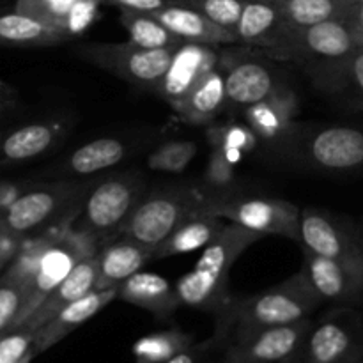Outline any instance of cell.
Listing matches in <instances>:
<instances>
[{
	"label": "cell",
	"mask_w": 363,
	"mask_h": 363,
	"mask_svg": "<svg viewBox=\"0 0 363 363\" xmlns=\"http://www.w3.org/2000/svg\"><path fill=\"white\" fill-rule=\"evenodd\" d=\"M261 238L254 230L236 223H225L218 236L202 250L195 268L177 280L176 289L181 303L199 311H225L229 307L227 279L230 268Z\"/></svg>",
	"instance_id": "6da1fadb"
},
{
	"label": "cell",
	"mask_w": 363,
	"mask_h": 363,
	"mask_svg": "<svg viewBox=\"0 0 363 363\" xmlns=\"http://www.w3.org/2000/svg\"><path fill=\"white\" fill-rule=\"evenodd\" d=\"M358 50L346 18L294 30L275 59L301 64L315 84L328 92H340L347 66Z\"/></svg>",
	"instance_id": "7a4b0ae2"
},
{
	"label": "cell",
	"mask_w": 363,
	"mask_h": 363,
	"mask_svg": "<svg viewBox=\"0 0 363 363\" xmlns=\"http://www.w3.org/2000/svg\"><path fill=\"white\" fill-rule=\"evenodd\" d=\"M319 294L312 289L303 273L255 296L238 301L222 312L220 330L234 328V340L272 326L291 325L307 318L319 303Z\"/></svg>",
	"instance_id": "3957f363"
},
{
	"label": "cell",
	"mask_w": 363,
	"mask_h": 363,
	"mask_svg": "<svg viewBox=\"0 0 363 363\" xmlns=\"http://www.w3.org/2000/svg\"><path fill=\"white\" fill-rule=\"evenodd\" d=\"M204 199L190 188H167L144 195L119 236L155 252L191 215L204 208Z\"/></svg>",
	"instance_id": "277c9868"
},
{
	"label": "cell",
	"mask_w": 363,
	"mask_h": 363,
	"mask_svg": "<svg viewBox=\"0 0 363 363\" xmlns=\"http://www.w3.org/2000/svg\"><path fill=\"white\" fill-rule=\"evenodd\" d=\"M142 197V179L130 174L92 184L77 215L71 218L69 229L94 241L108 234H119Z\"/></svg>",
	"instance_id": "5b68a950"
},
{
	"label": "cell",
	"mask_w": 363,
	"mask_h": 363,
	"mask_svg": "<svg viewBox=\"0 0 363 363\" xmlns=\"http://www.w3.org/2000/svg\"><path fill=\"white\" fill-rule=\"evenodd\" d=\"M91 186V183H55L25 191L2 211L0 229L23 236L69 213H77Z\"/></svg>",
	"instance_id": "8992f818"
},
{
	"label": "cell",
	"mask_w": 363,
	"mask_h": 363,
	"mask_svg": "<svg viewBox=\"0 0 363 363\" xmlns=\"http://www.w3.org/2000/svg\"><path fill=\"white\" fill-rule=\"evenodd\" d=\"M176 48H144L133 41L91 43L77 48L82 59L140 87L158 89Z\"/></svg>",
	"instance_id": "52a82bcc"
},
{
	"label": "cell",
	"mask_w": 363,
	"mask_h": 363,
	"mask_svg": "<svg viewBox=\"0 0 363 363\" xmlns=\"http://www.w3.org/2000/svg\"><path fill=\"white\" fill-rule=\"evenodd\" d=\"M94 240L69 229L62 236L55 238L46 245L41 259H39L38 272L34 279L27 286L25 291V303L18 315L16 323L11 330H16L30 318L35 308L45 301V298L66 279L71 269L78 264L87 255L96 254Z\"/></svg>",
	"instance_id": "ba28073f"
},
{
	"label": "cell",
	"mask_w": 363,
	"mask_h": 363,
	"mask_svg": "<svg viewBox=\"0 0 363 363\" xmlns=\"http://www.w3.org/2000/svg\"><path fill=\"white\" fill-rule=\"evenodd\" d=\"M204 209L211 215L254 230L261 236L273 234L294 241H298L300 236L301 209L280 199L252 197L215 201L206 204Z\"/></svg>",
	"instance_id": "9c48e42d"
},
{
	"label": "cell",
	"mask_w": 363,
	"mask_h": 363,
	"mask_svg": "<svg viewBox=\"0 0 363 363\" xmlns=\"http://www.w3.org/2000/svg\"><path fill=\"white\" fill-rule=\"evenodd\" d=\"M311 319L291 325L272 326L241 337L227 350L225 363H287L293 360L307 340Z\"/></svg>",
	"instance_id": "30bf717a"
},
{
	"label": "cell",
	"mask_w": 363,
	"mask_h": 363,
	"mask_svg": "<svg viewBox=\"0 0 363 363\" xmlns=\"http://www.w3.org/2000/svg\"><path fill=\"white\" fill-rule=\"evenodd\" d=\"M298 241L308 254L344 262H363V238L318 209H303Z\"/></svg>",
	"instance_id": "8fae6325"
},
{
	"label": "cell",
	"mask_w": 363,
	"mask_h": 363,
	"mask_svg": "<svg viewBox=\"0 0 363 363\" xmlns=\"http://www.w3.org/2000/svg\"><path fill=\"white\" fill-rule=\"evenodd\" d=\"M218 66L225 80L227 106L233 108L247 110L282 85L268 64L248 55L222 52Z\"/></svg>",
	"instance_id": "7c38bea8"
},
{
	"label": "cell",
	"mask_w": 363,
	"mask_h": 363,
	"mask_svg": "<svg viewBox=\"0 0 363 363\" xmlns=\"http://www.w3.org/2000/svg\"><path fill=\"white\" fill-rule=\"evenodd\" d=\"M220 57L222 52L215 45L183 43L174 52L169 69L158 87L162 98L176 110L199 82L218 67Z\"/></svg>",
	"instance_id": "4fadbf2b"
},
{
	"label": "cell",
	"mask_w": 363,
	"mask_h": 363,
	"mask_svg": "<svg viewBox=\"0 0 363 363\" xmlns=\"http://www.w3.org/2000/svg\"><path fill=\"white\" fill-rule=\"evenodd\" d=\"M301 273L323 301L353 303L363 298V262H344L305 252Z\"/></svg>",
	"instance_id": "5bb4252c"
},
{
	"label": "cell",
	"mask_w": 363,
	"mask_h": 363,
	"mask_svg": "<svg viewBox=\"0 0 363 363\" xmlns=\"http://www.w3.org/2000/svg\"><path fill=\"white\" fill-rule=\"evenodd\" d=\"M293 32L275 0H245L236 28L240 45L261 48L269 57H275L287 45Z\"/></svg>",
	"instance_id": "9a60e30c"
},
{
	"label": "cell",
	"mask_w": 363,
	"mask_h": 363,
	"mask_svg": "<svg viewBox=\"0 0 363 363\" xmlns=\"http://www.w3.org/2000/svg\"><path fill=\"white\" fill-rule=\"evenodd\" d=\"M305 156L323 170L347 172L363 167V130L326 126L305 140Z\"/></svg>",
	"instance_id": "2e32d148"
},
{
	"label": "cell",
	"mask_w": 363,
	"mask_h": 363,
	"mask_svg": "<svg viewBox=\"0 0 363 363\" xmlns=\"http://www.w3.org/2000/svg\"><path fill=\"white\" fill-rule=\"evenodd\" d=\"M363 347L360 323L346 318H330L312 326L303 344L305 360L337 363Z\"/></svg>",
	"instance_id": "e0dca14e"
},
{
	"label": "cell",
	"mask_w": 363,
	"mask_h": 363,
	"mask_svg": "<svg viewBox=\"0 0 363 363\" xmlns=\"http://www.w3.org/2000/svg\"><path fill=\"white\" fill-rule=\"evenodd\" d=\"M98 272H99V261L98 252L96 254L87 255L82 259L69 275L45 298L41 305L35 308L34 314L20 326V328H28L38 332L41 326H45L50 319L55 318L64 307H67L73 301L80 300L85 294L96 289V282H98Z\"/></svg>",
	"instance_id": "ac0fdd59"
},
{
	"label": "cell",
	"mask_w": 363,
	"mask_h": 363,
	"mask_svg": "<svg viewBox=\"0 0 363 363\" xmlns=\"http://www.w3.org/2000/svg\"><path fill=\"white\" fill-rule=\"evenodd\" d=\"M117 296H119V287L101 291L94 289L89 294H85L84 298H80V300L64 307L55 318L50 319L45 326H41L35 332V353L39 354L43 351L50 350L52 346H55L64 337H67L71 332L80 328L84 323H87L89 319L94 318L98 312H101L106 305L112 303Z\"/></svg>",
	"instance_id": "d6986e66"
},
{
	"label": "cell",
	"mask_w": 363,
	"mask_h": 363,
	"mask_svg": "<svg viewBox=\"0 0 363 363\" xmlns=\"http://www.w3.org/2000/svg\"><path fill=\"white\" fill-rule=\"evenodd\" d=\"M158 21H162L170 32L183 39L184 43H201V45H230L238 43L234 32L220 27L204 14L184 6L165 2L156 11H149Z\"/></svg>",
	"instance_id": "ffe728a7"
},
{
	"label": "cell",
	"mask_w": 363,
	"mask_h": 363,
	"mask_svg": "<svg viewBox=\"0 0 363 363\" xmlns=\"http://www.w3.org/2000/svg\"><path fill=\"white\" fill-rule=\"evenodd\" d=\"M117 298L162 319L172 315L179 305H183L177 289L165 277L147 272H138L124 280L119 286Z\"/></svg>",
	"instance_id": "44dd1931"
},
{
	"label": "cell",
	"mask_w": 363,
	"mask_h": 363,
	"mask_svg": "<svg viewBox=\"0 0 363 363\" xmlns=\"http://www.w3.org/2000/svg\"><path fill=\"white\" fill-rule=\"evenodd\" d=\"M296 110V94L286 85H280L268 98L248 106L245 110V117H247L248 126L259 138L277 140L291 130Z\"/></svg>",
	"instance_id": "7402d4cb"
},
{
	"label": "cell",
	"mask_w": 363,
	"mask_h": 363,
	"mask_svg": "<svg viewBox=\"0 0 363 363\" xmlns=\"http://www.w3.org/2000/svg\"><path fill=\"white\" fill-rule=\"evenodd\" d=\"M66 124L59 121H39L11 131L0 142V162L18 163L48 152L64 137Z\"/></svg>",
	"instance_id": "603a6c76"
},
{
	"label": "cell",
	"mask_w": 363,
	"mask_h": 363,
	"mask_svg": "<svg viewBox=\"0 0 363 363\" xmlns=\"http://www.w3.org/2000/svg\"><path fill=\"white\" fill-rule=\"evenodd\" d=\"M151 259V250L128 240V238H119V240L112 241L98 252L99 272L96 289L101 291L119 287L124 280L140 272L142 266L147 264Z\"/></svg>",
	"instance_id": "cb8c5ba5"
},
{
	"label": "cell",
	"mask_w": 363,
	"mask_h": 363,
	"mask_svg": "<svg viewBox=\"0 0 363 363\" xmlns=\"http://www.w3.org/2000/svg\"><path fill=\"white\" fill-rule=\"evenodd\" d=\"M225 223L227 220L211 215V213H208L202 208L201 211L191 215L183 225L177 227L172 233V236L163 241L152 252V259H165L172 257V255L190 254V252L206 248L218 236L220 230L225 227Z\"/></svg>",
	"instance_id": "d4e9b609"
},
{
	"label": "cell",
	"mask_w": 363,
	"mask_h": 363,
	"mask_svg": "<svg viewBox=\"0 0 363 363\" xmlns=\"http://www.w3.org/2000/svg\"><path fill=\"white\" fill-rule=\"evenodd\" d=\"M227 106L225 80L220 66L206 74L197 87L186 96L183 103L176 108L181 119L190 124H208L223 112Z\"/></svg>",
	"instance_id": "484cf974"
},
{
	"label": "cell",
	"mask_w": 363,
	"mask_h": 363,
	"mask_svg": "<svg viewBox=\"0 0 363 363\" xmlns=\"http://www.w3.org/2000/svg\"><path fill=\"white\" fill-rule=\"evenodd\" d=\"M69 35L53 25L14 11L0 14V45L9 46H53L67 41Z\"/></svg>",
	"instance_id": "4316f807"
},
{
	"label": "cell",
	"mask_w": 363,
	"mask_h": 363,
	"mask_svg": "<svg viewBox=\"0 0 363 363\" xmlns=\"http://www.w3.org/2000/svg\"><path fill=\"white\" fill-rule=\"evenodd\" d=\"M128 147L116 137H101L74 149L64 170L73 176H92L123 162Z\"/></svg>",
	"instance_id": "83f0119b"
},
{
	"label": "cell",
	"mask_w": 363,
	"mask_h": 363,
	"mask_svg": "<svg viewBox=\"0 0 363 363\" xmlns=\"http://www.w3.org/2000/svg\"><path fill=\"white\" fill-rule=\"evenodd\" d=\"M293 30L330 20H342L353 4L346 0H275Z\"/></svg>",
	"instance_id": "f1b7e54d"
},
{
	"label": "cell",
	"mask_w": 363,
	"mask_h": 363,
	"mask_svg": "<svg viewBox=\"0 0 363 363\" xmlns=\"http://www.w3.org/2000/svg\"><path fill=\"white\" fill-rule=\"evenodd\" d=\"M119 20L121 25L126 28L130 41L144 48H179L184 43L151 13L121 9Z\"/></svg>",
	"instance_id": "f546056e"
},
{
	"label": "cell",
	"mask_w": 363,
	"mask_h": 363,
	"mask_svg": "<svg viewBox=\"0 0 363 363\" xmlns=\"http://www.w3.org/2000/svg\"><path fill=\"white\" fill-rule=\"evenodd\" d=\"M194 344V337L179 330L152 333L133 346L135 363H163Z\"/></svg>",
	"instance_id": "4dcf8cb0"
},
{
	"label": "cell",
	"mask_w": 363,
	"mask_h": 363,
	"mask_svg": "<svg viewBox=\"0 0 363 363\" xmlns=\"http://www.w3.org/2000/svg\"><path fill=\"white\" fill-rule=\"evenodd\" d=\"M208 137L213 149L223 152L233 163L243 158L257 144V135L250 126H243V124L213 126L208 130Z\"/></svg>",
	"instance_id": "1f68e13d"
},
{
	"label": "cell",
	"mask_w": 363,
	"mask_h": 363,
	"mask_svg": "<svg viewBox=\"0 0 363 363\" xmlns=\"http://www.w3.org/2000/svg\"><path fill=\"white\" fill-rule=\"evenodd\" d=\"M197 142L194 140L167 142L147 156V165L158 172H183L197 156Z\"/></svg>",
	"instance_id": "d6a6232c"
},
{
	"label": "cell",
	"mask_w": 363,
	"mask_h": 363,
	"mask_svg": "<svg viewBox=\"0 0 363 363\" xmlns=\"http://www.w3.org/2000/svg\"><path fill=\"white\" fill-rule=\"evenodd\" d=\"M167 2L190 7L234 34L245 6V0H167Z\"/></svg>",
	"instance_id": "836d02e7"
},
{
	"label": "cell",
	"mask_w": 363,
	"mask_h": 363,
	"mask_svg": "<svg viewBox=\"0 0 363 363\" xmlns=\"http://www.w3.org/2000/svg\"><path fill=\"white\" fill-rule=\"evenodd\" d=\"M74 2L77 0H18L16 11L38 18V20L45 21L48 25H53V27L60 28L67 34V14H69Z\"/></svg>",
	"instance_id": "e575fe53"
},
{
	"label": "cell",
	"mask_w": 363,
	"mask_h": 363,
	"mask_svg": "<svg viewBox=\"0 0 363 363\" xmlns=\"http://www.w3.org/2000/svg\"><path fill=\"white\" fill-rule=\"evenodd\" d=\"M35 332L16 328L0 335V363H18L34 351Z\"/></svg>",
	"instance_id": "d590c367"
},
{
	"label": "cell",
	"mask_w": 363,
	"mask_h": 363,
	"mask_svg": "<svg viewBox=\"0 0 363 363\" xmlns=\"http://www.w3.org/2000/svg\"><path fill=\"white\" fill-rule=\"evenodd\" d=\"M25 303V286L18 282H6L0 286V335L9 332L16 323Z\"/></svg>",
	"instance_id": "8d00e7d4"
},
{
	"label": "cell",
	"mask_w": 363,
	"mask_h": 363,
	"mask_svg": "<svg viewBox=\"0 0 363 363\" xmlns=\"http://www.w3.org/2000/svg\"><path fill=\"white\" fill-rule=\"evenodd\" d=\"M342 94H347L354 106L363 108V48H358L347 66L346 78H344Z\"/></svg>",
	"instance_id": "74e56055"
},
{
	"label": "cell",
	"mask_w": 363,
	"mask_h": 363,
	"mask_svg": "<svg viewBox=\"0 0 363 363\" xmlns=\"http://www.w3.org/2000/svg\"><path fill=\"white\" fill-rule=\"evenodd\" d=\"M96 6H98V0H77L71 7L69 14H67V34L74 35L84 30V28H87L96 14Z\"/></svg>",
	"instance_id": "f35d334b"
},
{
	"label": "cell",
	"mask_w": 363,
	"mask_h": 363,
	"mask_svg": "<svg viewBox=\"0 0 363 363\" xmlns=\"http://www.w3.org/2000/svg\"><path fill=\"white\" fill-rule=\"evenodd\" d=\"M233 165L234 163L223 152L213 149L211 162H209V177L213 183H227L233 179Z\"/></svg>",
	"instance_id": "ab89813d"
},
{
	"label": "cell",
	"mask_w": 363,
	"mask_h": 363,
	"mask_svg": "<svg viewBox=\"0 0 363 363\" xmlns=\"http://www.w3.org/2000/svg\"><path fill=\"white\" fill-rule=\"evenodd\" d=\"M213 344H215V340H206L202 344H191L190 347H186L181 353H177L176 357H172L170 360L163 363H202L206 353H208Z\"/></svg>",
	"instance_id": "60d3db41"
},
{
	"label": "cell",
	"mask_w": 363,
	"mask_h": 363,
	"mask_svg": "<svg viewBox=\"0 0 363 363\" xmlns=\"http://www.w3.org/2000/svg\"><path fill=\"white\" fill-rule=\"evenodd\" d=\"M347 25L351 28L354 41H357L358 48H363V0L353 4L346 16Z\"/></svg>",
	"instance_id": "b9f144b4"
},
{
	"label": "cell",
	"mask_w": 363,
	"mask_h": 363,
	"mask_svg": "<svg viewBox=\"0 0 363 363\" xmlns=\"http://www.w3.org/2000/svg\"><path fill=\"white\" fill-rule=\"evenodd\" d=\"M101 2L112 4V6L121 7V9H131V11H156L162 6H165L167 0H101Z\"/></svg>",
	"instance_id": "7bdbcfd3"
},
{
	"label": "cell",
	"mask_w": 363,
	"mask_h": 363,
	"mask_svg": "<svg viewBox=\"0 0 363 363\" xmlns=\"http://www.w3.org/2000/svg\"><path fill=\"white\" fill-rule=\"evenodd\" d=\"M337 363H363V347H360V350L354 351L353 354H350V357Z\"/></svg>",
	"instance_id": "ee69618b"
},
{
	"label": "cell",
	"mask_w": 363,
	"mask_h": 363,
	"mask_svg": "<svg viewBox=\"0 0 363 363\" xmlns=\"http://www.w3.org/2000/svg\"><path fill=\"white\" fill-rule=\"evenodd\" d=\"M35 357H38V353H35V350H34V351H30V353H28L27 357L23 358V360H21V362H18V363H30L32 360H34Z\"/></svg>",
	"instance_id": "f6af8a7d"
},
{
	"label": "cell",
	"mask_w": 363,
	"mask_h": 363,
	"mask_svg": "<svg viewBox=\"0 0 363 363\" xmlns=\"http://www.w3.org/2000/svg\"><path fill=\"white\" fill-rule=\"evenodd\" d=\"M346 2H350V4H357V2H360V0H346Z\"/></svg>",
	"instance_id": "bcb514c9"
},
{
	"label": "cell",
	"mask_w": 363,
	"mask_h": 363,
	"mask_svg": "<svg viewBox=\"0 0 363 363\" xmlns=\"http://www.w3.org/2000/svg\"><path fill=\"white\" fill-rule=\"evenodd\" d=\"M4 262H6V261H4V259H2V257H0V266H2V264H4Z\"/></svg>",
	"instance_id": "7dc6e473"
},
{
	"label": "cell",
	"mask_w": 363,
	"mask_h": 363,
	"mask_svg": "<svg viewBox=\"0 0 363 363\" xmlns=\"http://www.w3.org/2000/svg\"><path fill=\"white\" fill-rule=\"evenodd\" d=\"M301 363H311V362H307V360H303V362H301Z\"/></svg>",
	"instance_id": "c3c4849f"
},
{
	"label": "cell",
	"mask_w": 363,
	"mask_h": 363,
	"mask_svg": "<svg viewBox=\"0 0 363 363\" xmlns=\"http://www.w3.org/2000/svg\"><path fill=\"white\" fill-rule=\"evenodd\" d=\"M0 112H2V106H0Z\"/></svg>",
	"instance_id": "681fc988"
}]
</instances>
